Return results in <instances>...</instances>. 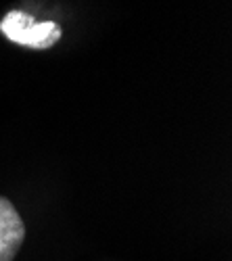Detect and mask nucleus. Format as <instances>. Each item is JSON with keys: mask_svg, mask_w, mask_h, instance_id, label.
I'll list each match as a JSON object with an SVG mask.
<instances>
[{"mask_svg": "<svg viewBox=\"0 0 232 261\" xmlns=\"http://www.w3.org/2000/svg\"><path fill=\"white\" fill-rule=\"evenodd\" d=\"M0 30L15 44L38 50L55 46L63 34L61 25L55 23V21H36L32 15L21 11H11L3 19Z\"/></svg>", "mask_w": 232, "mask_h": 261, "instance_id": "1", "label": "nucleus"}, {"mask_svg": "<svg viewBox=\"0 0 232 261\" xmlns=\"http://www.w3.org/2000/svg\"><path fill=\"white\" fill-rule=\"evenodd\" d=\"M25 241V224L17 207L0 197V261H13Z\"/></svg>", "mask_w": 232, "mask_h": 261, "instance_id": "2", "label": "nucleus"}]
</instances>
